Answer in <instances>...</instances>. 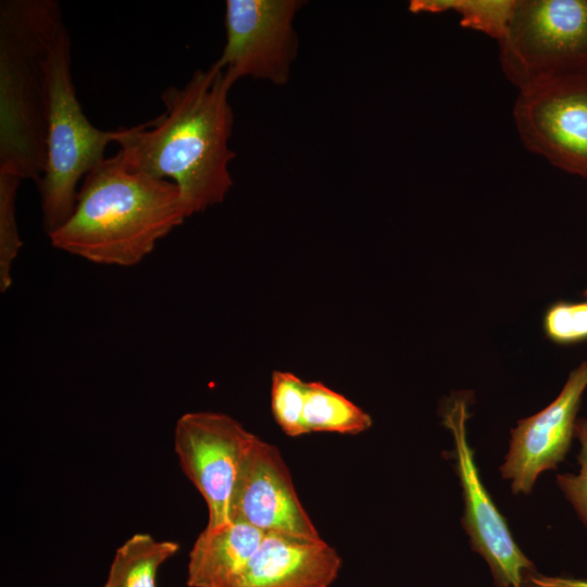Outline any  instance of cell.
<instances>
[{"instance_id": "6da1fadb", "label": "cell", "mask_w": 587, "mask_h": 587, "mask_svg": "<svg viewBox=\"0 0 587 587\" xmlns=\"http://www.w3.org/2000/svg\"><path fill=\"white\" fill-rule=\"evenodd\" d=\"M230 88L213 63L205 71H196L183 87L170 86L161 93L165 105L161 116L117 128L114 142L123 164L130 171L172 179L189 215L221 203L233 186Z\"/></svg>"}, {"instance_id": "7a4b0ae2", "label": "cell", "mask_w": 587, "mask_h": 587, "mask_svg": "<svg viewBox=\"0 0 587 587\" xmlns=\"http://www.w3.org/2000/svg\"><path fill=\"white\" fill-rule=\"evenodd\" d=\"M188 216L172 180L130 171L116 153L84 177L72 214L48 237L89 262L133 266Z\"/></svg>"}, {"instance_id": "3957f363", "label": "cell", "mask_w": 587, "mask_h": 587, "mask_svg": "<svg viewBox=\"0 0 587 587\" xmlns=\"http://www.w3.org/2000/svg\"><path fill=\"white\" fill-rule=\"evenodd\" d=\"M64 26L54 0L0 2V173L39 182L47 160V62Z\"/></svg>"}, {"instance_id": "277c9868", "label": "cell", "mask_w": 587, "mask_h": 587, "mask_svg": "<svg viewBox=\"0 0 587 587\" xmlns=\"http://www.w3.org/2000/svg\"><path fill=\"white\" fill-rule=\"evenodd\" d=\"M117 129L95 127L86 117L71 73V41L65 25L51 46L47 62V160L37 183L42 224L49 235L72 214L79 180L104 158Z\"/></svg>"}, {"instance_id": "5b68a950", "label": "cell", "mask_w": 587, "mask_h": 587, "mask_svg": "<svg viewBox=\"0 0 587 587\" xmlns=\"http://www.w3.org/2000/svg\"><path fill=\"white\" fill-rule=\"evenodd\" d=\"M498 42L502 71L519 91L587 73V0H515Z\"/></svg>"}, {"instance_id": "8992f818", "label": "cell", "mask_w": 587, "mask_h": 587, "mask_svg": "<svg viewBox=\"0 0 587 587\" xmlns=\"http://www.w3.org/2000/svg\"><path fill=\"white\" fill-rule=\"evenodd\" d=\"M469 400V392H455L441 407L442 424L454 444L455 471L464 500L462 524L472 549L488 564L497 587H526L535 566L519 548L480 479L466 434Z\"/></svg>"}, {"instance_id": "52a82bcc", "label": "cell", "mask_w": 587, "mask_h": 587, "mask_svg": "<svg viewBox=\"0 0 587 587\" xmlns=\"http://www.w3.org/2000/svg\"><path fill=\"white\" fill-rule=\"evenodd\" d=\"M258 436L234 417L188 412L176 422L178 463L208 507V527L230 521L232 501L243 461Z\"/></svg>"}, {"instance_id": "ba28073f", "label": "cell", "mask_w": 587, "mask_h": 587, "mask_svg": "<svg viewBox=\"0 0 587 587\" xmlns=\"http://www.w3.org/2000/svg\"><path fill=\"white\" fill-rule=\"evenodd\" d=\"M513 117L529 151L587 179V73L551 78L520 90Z\"/></svg>"}, {"instance_id": "9c48e42d", "label": "cell", "mask_w": 587, "mask_h": 587, "mask_svg": "<svg viewBox=\"0 0 587 587\" xmlns=\"http://www.w3.org/2000/svg\"><path fill=\"white\" fill-rule=\"evenodd\" d=\"M301 5L299 0L226 1V43L214 64L230 86L242 77L288 82L298 47L294 20Z\"/></svg>"}, {"instance_id": "30bf717a", "label": "cell", "mask_w": 587, "mask_h": 587, "mask_svg": "<svg viewBox=\"0 0 587 587\" xmlns=\"http://www.w3.org/2000/svg\"><path fill=\"white\" fill-rule=\"evenodd\" d=\"M232 520L265 534L321 538L297 496L279 450L259 437L240 470L232 501Z\"/></svg>"}, {"instance_id": "8fae6325", "label": "cell", "mask_w": 587, "mask_h": 587, "mask_svg": "<svg viewBox=\"0 0 587 587\" xmlns=\"http://www.w3.org/2000/svg\"><path fill=\"white\" fill-rule=\"evenodd\" d=\"M587 388V361L574 369L559 396L540 412L517 422L500 471L516 494H530L537 477L564 460Z\"/></svg>"}, {"instance_id": "7c38bea8", "label": "cell", "mask_w": 587, "mask_h": 587, "mask_svg": "<svg viewBox=\"0 0 587 587\" xmlns=\"http://www.w3.org/2000/svg\"><path fill=\"white\" fill-rule=\"evenodd\" d=\"M340 569L322 538L266 533L236 587H329Z\"/></svg>"}, {"instance_id": "4fadbf2b", "label": "cell", "mask_w": 587, "mask_h": 587, "mask_svg": "<svg viewBox=\"0 0 587 587\" xmlns=\"http://www.w3.org/2000/svg\"><path fill=\"white\" fill-rule=\"evenodd\" d=\"M264 535L241 521L205 526L189 552L187 586L236 587Z\"/></svg>"}, {"instance_id": "5bb4252c", "label": "cell", "mask_w": 587, "mask_h": 587, "mask_svg": "<svg viewBox=\"0 0 587 587\" xmlns=\"http://www.w3.org/2000/svg\"><path fill=\"white\" fill-rule=\"evenodd\" d=\"M178 549L146 533L130 536L116 549L103 587H157L159 567Z\"/></svg>"}, {"instance_id": "9a60e30c", "label": "cell", "mask_w": 587, "mask_h": 587, "mask_svg": "<svg viewBox=\"0 0 587 587\" xmlns=\"http://www.w3.org/2000/svg\"><path fill=\"white\" fill-rule=\"evenodd\" d=\"M303 421L308 433L355 435L372 426L364 410L320 382H308Z\"/></svg>"}, {"instance_id": "2e32d148", "label": "cell", "mask_w": 587, "mask_h": 587, "mask_svg": "<svg viewBox=\"0 0 587 587\" xmlns=\"http://www.w3.org/2000/svg\"><path fill=\"white\" fill-rule=\"evenodd\" d=\"M515 0H412V13L454 12L464 27L479 30L498 41L508 27Z\"/></svg>"}, {"instance_id": "e0dca14e", "label": "cell", "mask_w": 587, "mask_h": 587, "mask_svg": "<svg viewBox=\"0 0 587 587\" xmlns=\"http://www.w3.org/2000/svg\"><path fill=\"white\" fill-rule=\"evenodd\" d=\"M307 388L308 382L292 373L275 371L272 375V412L278 426L290 437L309 434L303 421Z\"/></svg>"}, {"instance_id": "ac0fdd59", "label": "cell", "mask_w": 587, "mask_h": 587, "mask_svg": "<svg viewBox=\"0 0 587 587\" xmlns=\"http://www.w3.org/2000/svg\"><path fill=\"white\" fill-rule=\"evenodd\" d=\"M21 178L0 173V287L5 292L11 286V268L21 247L18 236L15 199Z\"/></svg>"}, {"instance_id": "d6986e66", "label": "cell", "mask_w": 587, "mask_h": 587, "mask_svg": "<svg viewBox=\"0 0 587 587\" xmlns=\"http://www.w3.org/2000/svg\"><path fill=\"white\" fill-rule=\"evenodd\" d=\"M546 336L558 345H573L587 340V300L558 301L551 304L542 321Z\"/></svg>"}, {"instance_id": "ffe728a7", "label": "cell", "mask_w": 587, "mask_h": 587, "mask_svg": "<svg viewBox=\"0 0 587 587\" xmlns=\"http://www.w3.org/2000/svg\"><path fill=\"white\" fill-rule=\"evenodd\" d=\"M574 435L580 444L578 454L579 473L577 475L559 474L557 483L587 525V419L576 421Z\"/></svg>"}, {"instance_id": "44dd1931", "label": "cell", "mask_w": 587, "mask_h": 587, "mask_svg": "<svg viewBox=\"0 0 587 587\" xmlns=\"http://www.w3.org/2000/svg\"><path fill=\"white\" fill-rule=\"evenodd\" d=\"M526 587H587V580L566 576H548L532 572Z\"/></svg>"}, {"instance_id": "7402d4cb", "label": "cell", "mask_w": 587, "mask_h": 587, "mask_svg": "<svg viewBox=\"0 0 587 587\" xmlns=\"http://www.w3.org/2000/svg\"><path fill=\"white\" fill-rule=\"evenodd\" d=\"M584 295L587 296V288L585 289Z\"/></svg>"}]
</instances>
